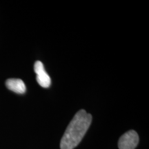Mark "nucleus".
Returning a JSON list of instances; mask_svg holds the SVG:
<instances>
[{
    "instance_id": "obj_1",
    "label": "nucleus",
    "mask_w": 149,
    "mask_h": 149,
    "mask_svg": "<svg viewBox=\"0 0 149 149\" xmlns=\"http://www.w3.org/2000/svg\"><path fill=\"white\" fill-rule=\"evenodd\" d=\"M92 122L91 115L84 110L76 113L61 139V149H74L81 142Z\"/></svg>"
},
{
    "instance_id": "obj_4",
    "label": "nucleus",
    "mask_w": 149,
    "mask_h": 149,
    "mask_svg": "<svg viewBox=\"0 0 149 149\" xmlns=\"http://www.w3.org/2000/svg\"><path fill=\"white\" fill-rule=\"evenodd\" d=\"M6 86L9 90L18 94H23L26 92L25 84L20 79H8L6 81Z\"/></svg>"
},
{
    "instance_id": "obj_3",
    "label": "nucleus",
    "mask_w": 149,
    "mask_h": 149,
    "mask_svg": "<svg viewBox=\"0 0 149 149\" xmlns=\"http://www.w3.org/2000/svg\"><path fill=\"white\" fill-rule=\"evenodd\" d=\"M34 70L37 74V81L39 84L43 88H48L51 84V77L46 72L42 61H37L35 63Z\"/></svg>"
},
{
    "instance_id": "obj_2",
    "label": "nucleus",
    "mask_w": 149,
    "mask_h": 149,
    "mask_svg": "<svg viewBox=\"0 0 149 149\" xmlns=\"http://www.w3.org/2000/svg\"><path fill=\"white\" fill-rule=\"evenodd\" d=\"M139 142V136L135 130H129L120 137L118 141L120 149H135Z\"/></svg>"
}]
</instances>
